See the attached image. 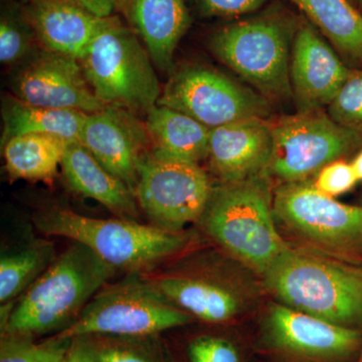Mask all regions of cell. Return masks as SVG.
I'll list each match as a JSON object with an SVG mask.
<instances>
[{"instance_id":"2e32d148","label":"cell","mask_w":362,"mask_h":362,"mask_svg":"<svg viewBox=\"0 0 362 362\" xmlns=\"http://www.w3.org/2000/svg\"><path fill=\"white\" fill-rule=\"evenodd\" d=\"M350 70L315 26L298 25L290 61V85L298 112L326 110Z\"/></svg>"},{"instance_id":"f1b7e54d","label":"cell","mask_w":362,"mask_h":362,"mask_svg":"<svg viewBox=\"0 0 362 362\" xmlns=\"http://www.w3.org/2000/svg\"><path fill=\"white\" fill-rule=\"evenodd\" d=\"M88 337L97 350L102 362H158L153 356L145 351L138 343L129 341V337Z\"/></svg>"},{"instance_id":"d6986e66","label":"cell","mask_w":362,"mask_h":362,"mask_svg":"<svg viewBox=\"0 0 362 362\" xmlns=\"http://www.w3.org/2000/svg\"><path fill=\"white\" fill-rule=\"evenodd\" d=\"M61 169L66 185L76 194L94 199L121 218H137L134 190L107 170L78 140L66 147Z\"/></svg>"},{"instance_id":"4fadbf2b","label":"cell","mask_w":362,"mask_h":362,"mask_svg":"<svg viewBox=\"0 0 362 362\" xmlns=\"http://www.w3.org/2000/svg\"><path fill=\"white\" fill-rule=\"evenodd\" d=\"M147 278L171 303L206 322H228L249 305L246 288L213 267L187 264Z\"/></svg>"},{"instance_id":"7c38bea8","label":"cell","mask_w":362,"mask_h":362,"mask_svg":"<svg viewBox=\"0 0 362 362\" xmlns=\"http://www.w3.org/2000/svg\"><path fill=\"white\" fill-rule=\"evenodd\" d=\"M272 349L299 362H342L361 352L362 331L345 327L285 305L272 303L265 317Z\"/></svg>"},{"instance_id":"8992f818","label":"cell","mask_w":362,"mask_h":362,"mask_svg":"<svg viewBox=\"0 0 362 362\" xmlns=\"http://www.w3.org/2000/svg\"><path fill=\"white\" fill-rule=\"evenodd\" d=\"M298 25L288 16L264 14L221 28L211 40L216 58L268 100L292 97L290 61Z\"/></svg>"},{"instance_id":"cb8c5ba5","label":"cell","mask_w":362,"mask_h":362,"mask_svg":"<svg viewBox=\"0 0 362 362\" xmlns=\"http://www.w3.org/2000/svg\"><path fill=\"white\" fill-rule=\"evenodd\" d=\"M88 114L84 112L35 106L8 98L4 104L1 145L25 134H51L77 141Z\"/></svg>"},{"instance_id":"277c9868","label":"cell","mask_w":362,"mask_h":362,"mask_svg":"<svg viewBox=\"0 0 362 362\" xmlns=\"http://www.w3.org/2000/svg\"><path fill=\"white\" fill-rule=\"evenodd\" d=\"M40 232L81 243L117 271L140 273L180 254L189 243L182 232H170L129 218H95L52 206L33 216Z\"/></svg>"},{"instance_id":"4316f807","label":"cell","mask_w":362,"mask_h":362,"mask_svg":"<svg viewBox=\"0 0 362 362\" xmlns=\"http://www.w3.org/2000/svg\"><path fill=\"white\" fill-rule=\"evenodd\" d=\"M32 26L25 13L16 8L2 11L0 20V61L2 65H13L25 58L32 47Z\"/></svg>"},{"instance_id":"f546056e","label":"cell","mask_w":362,"mask_h":362,"mask_svg":"<svg viewBox=\"0 0 362 362\" xmlns=\"http://www.w3.org/2000/svg\"><path fill=\"white\" fill-rule=\"evenodd\" d=\"M312 181L319 192L335 199L354 189L359 180L351 162L339 159L324 166Z\"/></svg>"},{"instance_id":"9c48e42d","label":"cell","mask_w":362,"mask_h":362,"mask_svg":"<svg viewBox=\"0 0 362 362\" xmlns=\"http://www.w3.org/2000/svg\"><path fill=\"white\" fill-rule=\"evenodd\" d=\"M272 152L266 175L281 183L311 180L330 162L362 148V138L326 110L297 112L270 120Z\"/></svg>"},{"instance_id":"74e56055","label":"cell","mask_w":362,"mask_h":362,"mask_svg":"<svg viewBox=\"0 0 362 362\" xmlns=\"http://www.w3.org/2000/svg\"><path fill=\"white\" fill-rule=\"evenodd\" d=\"M357 2H358L359 6H361L362 9V0H357Z\"/></svg>"},{"instance_id":"e0dca14e","label":"cell","mask_w":362,"mask_h":362,"mask_svg":"<svg viewBox=\"0 0 362 362\" xmlns=\"http://www.w3.org/2000/svg\"><path fill=\"white\" fill-rule=\"evenodd\" d=\"M272 152L270 119L237 121L211 130L206 160L221 183L266 175Z\"/></svg>"},{"instance_id":"83f0119b","label":"cell","mask_w":362,"mask_h":362,"mask_svg":"<svg viewBox=\"0 0 362 362\" xmlns=\"http://www.w3.org/2000/svg\"><path fill=\"white\" fill-rule=\"evenodd\" d=\"M335 122L362 138V69H351L349 77L326 108Z\"/></svg>"},{"instance_id":"6da1fadb","label":"cell","mask_w":362,"mask_h":362,"mask_svg":"<svg viewBox=\"0 0 362 362\" xmlns=\"http://www.w3.org/2000/svg\"><path fill=\"white\" fill-rule=\"evenodd\" d=\"M117 272L90 247L71 243L13 306L1 307L2 334L65 329Z\"/></svg>"},{"instance_id":"30bf717a","label":"cell","mask_w":362,"mask_h":362,"mask_svg":"<svg viewBox=\"0 0 362 362\" xmlns=\"http://www.w3.org/2000/svg\"><path fill=\"white\" fill-rule=\"evenodd\" d=\"M270 104L252 88L204 66L175 73L157 103L187 114L211 129L246 119H267Z\"/></svg>"},{"instance_id":"52a82bcc","label":"cell","mask_w":362,"mask_h":362,"mask_svg":"<svg viewBox=\"0 0 362 362\" xmlns=\"http://www.w3.org/2000/svg\"><path fill=\"white\" fill-rule=\"evenodd\" d=\"M137 274L102 288L78 318L54 337H151L194 320L171 303L146 276Z\"/></svg>"},{"instance_id":"7a4b0ae2","label":"cell","mask_w":362,"mask_h":362,"mask_svg":"<svg viewBox=\"0 0 362 362\" xmlns=\"http://www.w3.org/2000/svg\"><path fill=\"white\" fill-rule=\"evenodd\" d=\"M273 192L266 175L221 183L199 221L228 256L262 276L290 247L276 223Z\"/></svg>"},{"instance_id":"836d02e7","label":"cell","mask_w":362,"mask_h":362,"mask_svg":"<svg viewBox=\"0 0 362 362\" xmlns=\"http://www.w3.org/2000/svg\"><path fill=\"white\" fill-rule=\"evenodd\" d=\"M77 6L83 7L86 11L99 16V18H110L115 11L117 4L123 0H70Z\"/></svg>"},{"instance_id":"8d00e7d4","label":"cell","mask_w":362,"mask_h":362,"mask_svg":"<svg viewBox=\"0 0 362 362\" xmlns=\"http://www.w3.org/2000/svg\"><path fill=\"white\" fill-rule=\"evenodd\" d=\"M131 2V0H123V4H125L126 6H128Z\"/></svg>"},{"instance_id":"d590c367","label":"cell","mask_w":362,"mask_h":362,"mask_svg":"<svg viewBox=\"0 0 362 362\" xmlns=\"http://www.w3.org/2000/svg\"><path fill=\"white\" fill-rule=\"evenodd\" d=\"M357 362H362V347L361 352H359V357L358 359H357Z\"/></svg>"},{"instance_id":"5bb4252c","label":"cell","mask_w":362,"mask_h":362,"mask_svg":"<svg viewBox=\"0 0 362 362\" xmlns=\"http://www.w3.org/2000/svg\"><path fill=\"white\" fill-rule=\"evenodd\" d=\"M78 141L135 192L140 168L151 153L145 123L135 114L111 106L88 114Z\"/></svg>"},{"instance_id":"1f68e13d","label":"cell","mask_w":362,"mask_h":362,"mask_svg":"<svg viewBox=\"0 0 362 362\" xmlns=\"http://www.w3.org/2000/svg\"><path fill=\"white\" fill-rule=\"evenodd\" d=\"M270 0H197L204 13L221 18H235L259 11Z\"/></svg>"},{"instance_id":"ba28073f","label":"cell","mask_w":362,"mask_h":362,"mask_svg":"<svg viewBox=\"0 0 362 362\" xmlns=\"http://www.w3.org/2000/svg\"><path fill=\"white\" fill-rule=\"evenodd\" d=\"M150 59L134 33L112 18L80 62L104 106L146 115L158 103L162 93Z\"/></svg>"},{"instance_id":"d4e9b609","label":"cell","mask_w":362,"mask_h":362,"mask_svg":"<svg viewBox=\"0 0 362 362\" xmlns=\"http://www.w3.org/2000/svg\"><path fill=\"white\" fill-rule=\"evenodd\" d=\"M54 258V246L37 243L0 259V303L6 306L28 288L49 266Z\"/></svg>"},{"instance_id":"ac0fdd59","label":"cell","mask_w":362,"mask_h":362,"mask_svg":"<svg viewBox=\"0 0 362 362\" xmlns=\"http://www.w3.org/2000/svg\"><path fill=\"white\" fill-rule=\"evenodd\" d=\"M25 16L45 51L78 61L113 18H99L70 0H28Z\"/></svg>"},{"instance_id":"4dcf8cb0","label":"cell","mask_w":362,"mask_h":362,"mask_svg":"<svg viewBox=\"0 0 362 362\" xmlns=\"http://www.w3.org/2000/svg\"><path fill=\"white\" fill-rule=\"evenodd\" d=\"M190 362H240L232 342L223 337H199L188 346Z\"/></svg>"},{"instance_id":"3957f363","label":"cell","mask_w":362,"mask_h":362,"mask_svg":"<svg viewBox=\"0 0 362 362\" xmlns=\"http://www.w3.org/2000/svg\"><path fill=\"white\" fill-rule=\"evenodd\" d=\"M263 280L279 303L337 325L362 328V265L290 246Z\"/></svg>"},{"instance_id":"9a60e30c","label":"cell","mask_w":362,"mask_h":362,"mask_svg":"<svg viewBox=\"0 0 362 362\" xmlns=\"http://www.w3.org/2000/svg\"><path fill=\"white\" fill-rule=\"evenodd\" d=\"M16 98L35 106L92 114L102 110L81 62L65 54L42 52L13 78Z\"/></svg>"},{"instance_id":"ffe728a7","label":"cell","mask_w":362,"mask_h":362,"mask_svg":"<svg viewBox=\"0 0 362 362\" xmlns=\"http://www.w3.org/2000/svg\"><path fill=\"white\" fill-rule=\"evenodd\" d=\"M127 7L150 58L162 71L169 70L190 23L185 0H131Z\"/></svg>"},{"instance_id":"7402d4cb","label":"cell","mask_w":362,"mask_h":362,"mask_svg":"<svg viewBox=\"0 0 362 362\" xmlns=\"http://www.w3.org/2000/svg\"><path fill=\"white\" fill-rule=\"evenodd\" d=\"M349 63L362 64V13L349 0H290Z\"/></svg>"},{"instance_id":"44dd1931","label":"cell","mask_w":362,"mask_h":362,"mask_svg":"<svg viewBox=\"0 0 362 362\" xmlns=\"http://www.w3.org/2000/svg\"><path fill=\"white\" fill-rule=\"evenodd\" d=\"M144 123L152 156L194 163L206 159L211 129L192 117L156 105Z\"/></svg>"},{"instance_id":"e575fe53","label":"cell","mask_w":362,"mask_h":362,"mask_svg":"<svg viewBox=\"0 0 362 362\" xmlns=\"http://www.w3.org/2000/svg\"><path fill=\"white\" fill-rule=\"evenodd\" d=\"M352 168L356 171L357 178L359 181H362V148L359 150L358 153L354 157L351 161Z\"/></svg>"},{"instance_id":"8fae6325","label":"cell","mask_w":362,"mask_h":362,"mask_svg":"<svg viewBox=\"0 0 362 362\" xmlns=\"http://www.w3.org/2000/svg\"><path fill=\"white\" fill-rule=\"evenodd\" d=\"M214 188L199 163L150 153L140 168L135 195L152 226L182 232L202 218Z\"/></svg>"},{"instance_id":"484cf974","label":"cell","mask_w":362,"mask_h":362,"mask_svg":"<svg viewBox=\"0 0 362 362\" xmlns=\"http://www.w3.org/2000/svg\"><path fill=\"white\" fill-rule=\"evenodd\" d=\"M71 339L52 337L42 343L21 335L2 334L0 362H57L70 346Z\"/></svg>"},{"instance_id":"5b68a950","label":"cell","mask_w":362,"mask_h":362,"mask_svg":"<svg viewBox=\"0 0 362 362\" xmlns=\"http://www.w3.org/2000/svg\"><path fill=\"white\" fill-rule=\"evenodd\" d=\"M273 209L279 230L298 249L362 265V206L342 204L307 180L278 185Z\"/></svg>"},{"instance_id":"d6a6232c","label":"cell","mask_w":362,"mask_h":362,"mask_svg":"<svg viewBox=\"0 0 362 362\" xmlns=\"http://www.w3.org/2000/svg\"><path fill=\"white\" fill-rule=\"evenodd\" d=\"M57 362H102L97 350L88 337L71 339L66 354Z\"/></svg>"},{"instance_id":"603a6c76","label":"cell","mask_w":362,"mask_h":362,"mask_svg":"<svg viewBox=\"0 0 362 362\" xmlns=\"http://www.w3.org/2000/svg\"><path fill=\"white\" fill-rule=\"evenodd\" d=\"M71 141L51 134H25L11 138L4 147L6 173L11 180L52 183Z\"/></svg>"}]
</instances>
